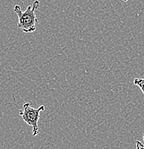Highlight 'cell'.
Instances as JSON below:
<instances>
[{"instance_id": "cell-2", "label": "cell", "mask_w": 144, "mask_h": 149, "mask_svg": "<svg viewBox=\"0 0 144 149\" xmlns=\"http://www.w3.org/2000/svg\"><path fill=\"white\" fill-rule=\"evenodd\" d=\"M45 108L44 105H40L38 108L31 107L29 102H25L23 105V109L19 111V116L22 120L32 128V136H36L39 133L38 121L40 119V112L44 111Z\"/></svg>"}, {"instance_id": "cell-4", "label": "cell", "mask_w": 144, "mask_h": 149, "mask_svg": "<svg viewBox=\"0 0 144 149\" xmlns=\"http://www.w3.org/2000/svg\"><path fill=\"white\" fill-rule=\"evenodd\" d=\"M136 149H144V145L143 143L139 141H136Z\"/></svg>"}, {"instance_id": "cell-5", "label": "cell", "mask_w": 144, "mask_h": 149, "mask_svg": "<svg viewBox=\"0 0 144 149\" xmlns=\"http://www.w3.org/2000/svg\"><path fill=\"white\" fill-rule=\"evenodd\" d=\"M143 145H144V133L143 135Z\"/></svg>"}, {"instance_id": "cell-3", "label": "cell", "mask_w": 144, "mask_h": 149, "mask_svg": "<svg viewBox=\"0 0 144 149\" xmlns=\"http://www.w3.org/2000/svg\"><path fill=\"white\" fill-rule=\"evenodd\" d=\"M134 83L136 85L139 87L141 90L142 93L144 94V79L143 78H136L134 80Z\"/></svg>"}, {"instance_id": "cell-1", "label": "cell", "mask_w": 144, "mask_h": 149, "mask_svg": "<svg viewBox=\"0 0 144 149\" xmlns=\"http://www.w3.org/2000/svg\"><path fill=\"white\" fill-rule=\"evenodd\" d=\"M40 7V1H35L22 12L19 5H15L14 11L18 16L17 27L26 33H32L36 30V24L38 19L36 17V10Z\"/></svg>"}]
</instances>
